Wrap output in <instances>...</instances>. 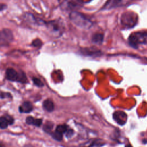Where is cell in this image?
Here are the masks:
<instances>
[{
	"label": "cell",
	"mask_w": 147,
	"mask_h": 147,
	"mask_svg": "<svg viewBox=\"0 0 147 147\" xmlns=\"http://www.w3.org/2000/svg\"><path fill=\"white\" fill-rule=\"evenodd\" d=\"M53 123H52L51 122L47 123H45V125L44 126V130L47 133H50L53 127Z\"/></svg>",
	"instance_id": "18"
},
{
	"label": "cell",
	"mask_w": 147,
	"mask_h": 147,
	"mask_svg": "<svg viewBox=\"0 0 147 147\" xmlns=\"http://www.w3.org/2000/svg\"><path fill=\"white\" fill-rule=\"evenodd\" d=\"M42 121L41 119H34L33 125L36 126H40L42 124Z\"/></svg>",
	"instance_id": "22"
},
{
	"label": "cell",
	"mask_w": 147,
	"mask_h": 147,
	"mask_svg": "<svg viewBox=\"0 0 147 147\" xmlns=\"http://www.w3.org/2000/svg\"><path fill=\"white\" fill-rule=\"evenodd\" d=\"M5 118H6V119H7V122H8V123H9V125H11V124L13 123L14 120H13V118L11 117L10 116L6 115V116L5 117Z\"/></svg>",
	"instance_id": "23"
},
{
	"label": "cell",
	"mask_w": 147,
	"mask_h": 147,
	"mask_svg": "<svg viewBox=\"0 0 147 147\" xmlns=\"http://www.w3.org/2000/svg\"><path fill=\"white\" fill-rule=\"evenodd\" d=\"M18 82H21V83H26L27 82V78L26 75L24 72H22L21 74H18Z\"/></svg>",
	"instance_id": "17"
},
{
	"label": "cell",
	"mask_w": 147,
	"mask_h": 147,
	"mask_svg": "<svg viewBox=\"0 0 147 147\" xmlns=\"http://www.w3.org/2000/svg\"><path fill=\"white\" fill-rule=\"evenodd\" d=\"M137 21V17L131 12H126L121 16V22L126 28H132Z\"/></svg>",
	"instance_id": "3"
},
{
	"label": "cell",
	"mask_w": 147,
	"mask_h": 147,
	"mask_svg": "<svg viewBox=\"0 0 147 147\" xmlns=\"http://www.w3.org/2000/svg\"><path fill=\"white\" fill-rule=\"evenodd\" d=\"M82 54L88 56H98L100 55L101 52L98 50H95L92 48H85L81 51Z\"/></svg>",
	"instance_id": "10"
},
{
	"label": "cell",
	"mask_w": 147,
	"mask_h": 147,
	"mask_svg": "<svg viewBox=\"0 0 147 147\" xmlns=\"http://www.w3.org/2000/svg\"><path fill=\"white\" fill-rule=\"evenodd\" d=\"M6 76L10 81H18V74L13 68H9L6 71Z\"/></svg>",
	"instance_id": "9"
},
{
	"label": "cell",
	"mask_w": 147,
	"mask_h": 147,
	"mask_svg": "<svg viewBox=\"0 0 147 147\" xmlns=\"http://www.w3.org/2000/svg\"><path fill=\"white\" fill-rule=\"evenodd\" d=\"M131 0H109L105 5L104 8L109 9L114 7L126 6L131 2Z\"/></svg>",
	"instance_id": "7"
},
{
	"label": "cell",
	"mask_w": 147,
	"mask_h": 147,
	"mask_svg": "<svg viewBox=\"0 0 147 147\" xmlns=\"http://www.w3.org/2000/svg\"><path fill=\"white\" fill-rule=\"evenodd\" d=\"M113 119L120 125H123L127 121V114L120 110L115 111L113 115Z\"/></svg>",
	"instance_id": "8"
},
{
	"label": "cell",
	"mask_w": 147,
	"mask_h": 147,
	"mask_svg": "<svg viewBox=\"0 0 147 147\" xmlns=\"http://www.w3.org/2000/svg\"><path fill=\"white\" fill-rule=\"evenodd\" d=\"M52 137L55 140H56L57 141H61L63 139V134H61V133H59V132H58L56 130H55V132H53L52 133Z\"/></svg>",
	"instance_id": "16"
},
{
	"label": "cell",
	"mask_w": 147,
	"mask_h": 147,
	"mask_svg": "<svg viewBox=\"0 0 147 147\" xmlns=\"http://www.w3.org/2000/svg\"><path fill=\"white\" fill-rule=\"evenodd\" d=\"M125 147H132V146L130 144H127L125 146Z\"/></svg>",
	"instance_id": "26"
},
{
	"label": "cell",
	"mask_w": 147,
	"mask_h": 147,
	"mask_svg": "<svg viewBox=\"0 0 147 147\" xmlns=\"http://www.w3.org/2000/svg\"><path fill=\"white\" fill-rule=\"evenodd\" d=\"M69 18L72 22L80 29H88L92 26L91 21L84 14L76 11L71 12Z\"/></svg>",
	"instance_id": "1"
},
{
	"label": "cell",
	"mask_w": 147,
	"mask_h": 147,
	"mask_svg": "<svg viewBox=\"0 0 147 147\" xmlns=\"http://www.w3.org/2000/svg\"><path fill=\"white\" fill-rule=\"evenodd\" d=\"M33 82L34 84L35 85H36L37 86H38V87H42L44 86V84L42 82V81L37 78H33Z\"/></svg>",
	"instance_id": "19"
},
{
	"label": "cell",
	"mask_w": 147,
	"mask_h": 147,
	"mask_svg": "<svg viewBox=\"0 0 147 147\" xmlns=\"http://www.w3.org/2000/svg\"><path fill=\"white\" fill-rule=\"evenodd\" d=\"M42 41L40 39H35L32 42V45L37 48H39L41 46H42Z\"/></svg>",
	"instance_id": "20"
},
{
	"label": "cell",
	"mask_w": 147,
	"mask_h": 147,
	"mask_svg": "<svg viewBox=\"0 0 147 147\" xmlns=\"http://www.w3.org/2000/svg\"><path fill=\"white\" fill-rule=\"evenodd\" d=\"M81 5L80 0H64L61 5V8L63 10L72 12L80 8Z\"/></svg>",
	"instance_id": "5"
},
{
	"label": "cell",
	"mask_w": 147,
	"mask_h": 147,
	"mask_svg": "<svg viewBox=\"0 0 147 147\" xmlns=\"http://www.w3.org/2000/svg\"><path fill=\"white\" fill-rule=\"evenodd\" d=\"M6 7V5L3 3H0V11L4 10Z\"/></svg>",
	"instance_id": "25"
},
{
	"label": "cell",
	"mask_w": 147,
	"mask_h": 147,
	"mask_svg": "<svg viewBox=\"0 0 147 147\" xmlns=\"http://www.w3.org/2000/svg\"><path fill=\"white\" fill-rule=\"evenodd\" d=\"M13 40V34L10 30L5 29L0 31V47L9 45Z\"/></svg>",
	"instance_id": "4"
},
{
	"label": "cell",
	"mask_w": 147,
	"mask_h": 147,
	"mask_svg": "<svg viewBox=\"0 0 147 147\" xmlns=\"http://www.w3.org/2000/svg\"><path fill=\"white\" fill-rule=\"evenodd\" d=\"M33 110V106L29 102H24L19 107V110L21 113H29Z\"/></svg>",
	"instance_id": "11"
},
{
	"label": "cell",
	"mask_w": 147,
	"mask_h": 147,
	"mask_svg": "<svg viewBox=\"0 0 147 147\" xmlns=\"http://www.w3.org/2000/svg\"><path fill=\"white\" fill-rule=\"evenodd\" d=\"M48 28L53 34L56 36L61 35L64 30V26L59 21H53L48 23Z\"/></svg>",
	"instance_id": "6"
},
{
	"label": "cell",
	"mask_w": 147,
	"mask_h": 147,
	"mask_svg": "<svg viewBox=\"0 0 147 147\" xmlns=\"http://www.w3.org/2000/svg\"><path fill=\"white\" fill-rule=\"evenodd\" d=\"M129 42L134 48L138 47L140 44H147V32L142 31L132 33L129 37Z\"/></svg>",
	"instance_id": "2"
},
{
	"label": "cell",
	"mask_w": 147,
	"mask_h": 147,
	"mask_svg": "<svg viewBox=\"0 0 147 147\" xmlns=\"http://www.w3.org/2000/svg\"><path fill=\"white\" fill-rule=\"evenodd\" d=\"M9 123L5 118V117H2L0 118V128L4 129L8 126Z\"/></svg>",
	"instance_id": "14"
},
{
	"label": "cell",
	"mask_w": 147,
	"mask_h": 147,
	"mask_svg": "<svg viewBox=\"0 0 147 147\" xmlns=\"http://www.w3.org/2000/svg\"><path fill=\"white\" fill-rule=\"evenodd\" d=\"M43 107L45 110L49 112H51L54 110V104L53 102L49 99L44 100L43 103Z\"/></svg>",
	"instance_id": "13"
},
{
	"label": "cell",
	"mask_w": 147,
	"mask_h": 147,
	"mask_svg": "<svg viewBox=\"0 0 147 147\" xmlns=\"http://www.w3.org/2000/svg\"><path fill=\"white\" fill-rule=\"evenodd\" d=\"M68 129V127L67 125H60L57 126L56 129V131L63 134V133H65V132L67 131V130Z\"/></svg>",
	"instance_id": "15"
},
{
	"label": "cell",
	"mask_w": 147,
	"mask_h": 147,
	"mask_svg": "<svg viewBox=\"0 0 147 147\" xmlns=\"http://www.w3.org/2000/svg\"><path fill=\"white\" fill-rule=\"evenodd\" d=\"M34 118L32 117H28L26 119V122L28 125H33Z\"/></svg>",
	"instance_id": "21"
},
{
	"label": "cell",
	"mask_w": 147,
	"mask_h": 147,
	"mask_svg": "<svg viewBox=\"0 0 147 147\" xmlns=\"http://www.w3.org/2000/svg\"><path fill=\"white\" fill-rule=\"evenodd\" d=\"M65 134H66V136L67 137H71L72 136L73 134V130L72 129H68L67 130V131L65 132Z\"/></svg>",
	"instance_id": "24"
},
{
	"label": "cell",
	"mask_w": 147,
	"mask_h": 147,
	"mask_svg": "<svg viewBox=\"0 0 147 147\" xmlns=\"http://www.w3.org/2000/svg\"><path fill=\"white\" fill-rule=\"evenodd\" d=\"M92 41L96 44H101L103 41V35L101 33H95L92 37Z\"/></svg>",
	"instance_id": "12"
}]
</instances>
